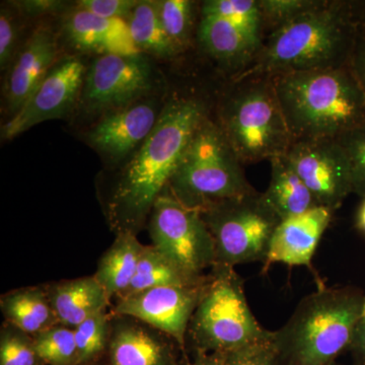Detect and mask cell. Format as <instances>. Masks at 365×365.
I'll list each match as a JSON object with an SVG mask.
<instances>
[{"label":"cell","instance_id":"7a4b0ae2","mask_svg":"<svg viewBox=\"0 0 365 365\" xmlns=\"http://www.w3.org/2000/svg\"><path fill=\"white\" fill-rule=\"evenodd\" d=\"M365 2L321 1L269 34L235 81L348 66Z\"/></svg>","mask_w":365,"mask_h":365},{"label":"cell","instance_id":"e0dca14e","mask_svg":"<svg viewBox=\"0 0 365 365\" xmlns=\"http://www.w3.org/2000/svg\"><path fill=\"white\" fill-rule=\"evenodd\" d=\"M333 212L330 208L318 206L302 215L281 220L271 239L262 273L267 272L275 263L306 266L313 270L314 252L332 220Z\"/></svg>","mask_w":365,"mask_h":365},{"label":"cell","instance_id":"836d02e7","mask_svg":"<svg viewBox=\"0 0 365 365\" xmlns=\"http://www.w3.org/2000/svg\"><path fill=\"white\" fill-rule=\"evenodd\" d=\"M20 23L16 14L9 7L1 6L0 11V68L9 71L19 51Z\"/></svg>","mask_w":365,"mask_h":365},{"label":"cell","instance_id":"ffe728a7","mask_svg":"<svg viewBox=\"0 0 365 365\" xmlns=\"http://www.w3.org/2000/svg\"><path fill=\"white\" fill-rule=\"evenodd\" d=\"M198 40L212 58L237 67V73L249 66L262 46L260 40L232 21L213 16H201Z\"/></svg>","mask_w":365,"mask_h":365},{"label":"cell","instance_id":"5bb4252c","mask_svg":"<svg viewBox=\"0 0 365 365\" xmlns=\"http://www.w3.org/2000/svg\"><path fill=\"white\" fill-rule=\"evenodd\" d=\"M165 103L150 96L103 115L86 134V143L110 163H124L153 130Z\"/></svg>","mask_w":365,"mask_h":365},{"label":"cell","instance_id":"d4e9b609","mask_svg":"<svg viewBox=\"0 0 365 365\" xmlns=\"http://www.w3.org/2000/svg\"><path fill=\"white\" fill-rule=\"evenodd\" d=\"M132 40L141 53L170 59L179 54L160 21L158 1H139L128 20Z\"/></svg>","mask_w":365,"mask_h":365},{"label":"cell","instance_id":"ab89813d","mask_svg":"<svg viewBox=\"0 0 365 365\" xmlns=\"http://www.w3.org/2000/svg\"><path fill=\"white\" fill-rule=\"evenodd\" d=\"M356 227L365 234V198L362 199L356 215Z\"/></svg>","mask_w":365,"mask_h":365},{"label":"cell","instance_id":"7402d4cb","mask_svg":"<svg viewBox=\"0 0 365 365\" xmlns=\"http://www.w3.org/2000/svg\"><path fill=\"white\" fill-rule=\"evenodd\" d=\"M0 309L4 322L31 336L58 325L45 285L19 288L2 294Z\"/></svg>","mask_w":365,"mask_h":365},{"label":"cell","instance_id":"3957f363","mask_svg":"<svg viewBox=\"0 0 365 365\" xmlns=\"http://www.w3.org/2000/svg\"><path fill=\"white\" fill-rule=\"evenodd\" d=\"M294 140L338 137L365 123V96L351 67L271 76Z\"/></svg>","mask_w":365,"mask_h":365},{"label":"cell","instance_id":"f35d334b","mask_svg":"<svg viewBox=\"0 0 365 365\" xmlns=\"http://www.w3.org/2000/svg\"><path fill=\"white\" fill-rule=\"evenodd\" d=\"M225 353H210V354H196L192 362L185 365H222Z\"/></svg>","mask_w":365,"mask_h":365},{"label":"cell","instance_id":"8d00e7d4","mask_svg":"<svg viewBox=\"0 0 365 365\" xmlns=\"http://www.w3.org/2000/svg\"><path fill=\"white\" fill-rule=\"evenodd\" d=\"M349 66L365 96V20L359 26L354 48L350 57Z\"/></svg>","mask_w":365,"mask_h":365},{"label":"cell","instance_id":"ac0fdd59","mask_svg":"<svg viewBox=\"0 0 365 365\" xmlns=\"http://www.w3.org/2000/svg\"><path fill=\"white\" fill-rule=\"evenodd\" d=\"M62 31L76 50L107 54H139L126 20L104 19L74 6L64 14Z\"/></svg>","mask_w":365,"mask_h":365},{"label":"cell","instance_id":"44dd1931","mask_svg":"<svg viewBox=\"0 0 365 365\" xmlns=\"http://www.w3.org/2000/svg\"><path fill=\"white\" fill-rule=\"evenodd\" d=\"M270 163V182L263 197L281 220L321 206L297 174L287 155L271 158Z\"/></svg>","mask_w":365,"mask_h":365},{"label":"cell","instance_id":"4fadbf2b","mask_svg":"<svg viewBox=\"0 0 365 365\" xmlns=\"http://www.w3.org/2000/svg\"><path fill=\"white\" fill-rule=\"evenodd\" d=\"M208 275V274H207ZM207 277L189 287L153 288L117 299L113 314L131 317L169 336L185 352L190 321L202 295Z\"/></svg>","mask_w":365,"mask_h":365},{"label":"cell","instance_id":"4316f807","mask_svg":"<svg viewBox=\"0 0 365 365\" xmlns=\"http://www.w3.org/2000/svg\"><path fill=\"white\" fill-rule=\"evenodd\" d=\"M201 16H218L232 21L263 43L264 26L260 0H208L203 2Z\"/></svg>","mask_w":365,"mask_h":365},{"label":"cell","instance_id":"e575fe53","mask_svg":"<svg viewBox=\"0 0 365 365\" xmlns=\"http://www.w3.org/2000/svg\"><path fill=\"white\" fill-rule=\"evenodd\" d=\"M137 0H79L76 6L104 19L128 20Z\"/></svg>","mask_w":365,"mask_h":365},{"label":"cell","instance_id":"b9f144b4","mask_svg":"<svg viewBox=\"0 0 365 365\" xmlns=\"http://www.w3.org/2000/svg\"><path fill=\"white\" fill-rule=\"evenodd\" d=\"M332 365H342V364H337V362H335V364H333Z\"/></svg>","mask_w":365,"mask_h":365},{"label":"cell","instance_id":"74e56055","mask_svg":"<svg viewBox=\"0 0 365 365\" xmlns=\"http://www.w3.org/2000/svg\"><path fill=\"white\" fill-rule=\"evenodd\" d=\"M348 350L351 352L354 365H365V309L355 326Z\"/></svg>","mask_w":365,"mask_h":365},{"label":"cell","instance_id":"277c9868","mask_svg":"<svg viewBox=\"0 0 365 365\" xmlns=\"http://www.w3.org/2000/svg\"><path fill=\"white\" fill-rule=\"evenodd\" d=\"M365 309L359 287H319L300 300L282 328L274 331L279 365H332L348 350Z\"/></svg>","mask_w":365,"mask_h":365},{"label":"cell","instance_id":"9a60e30c","mask_svg":"<svg viewBox=\"0 0 365 365\" xmlns=\"http://www.w3.org/2000/svg\"><path fill=\"white\" fill-rule=\"evenodd\" d=\"M178 349L174 340L153 327L112 314L105 365H181Z\"/></svg>","mask_w":365,"mask_h":365},{"label":"cell","instance_id":"d6986e66","mask_svg":"<svg viewBox=\"0 0 365 365\" xmlns=\"http://www.w3.org/2000/svg\"><path fill=\"white\" fill-rule=\"evenodd\" d=\"M45 288L58 324L72 329L107 311L111 304L93 275L49 283Z\"/></svg>","mask_w":365,"mask_h":365},{"label":"cell","instance_id":"52a82bcc","mask_svg":"<svg viewBox=\"0 0 365 365\" xmlns=\"http://www.w3.org/2000/svg\"><path fill=\"white\" fill-rule=\"evenodd\" d=\"M220 109V126L242 163L287 155L294 143L271 76L237 81Z\"/></svg>","mask_w":365,"mask_h":365},{"label":"cell","instance_id":"d590c367","mask_svg":"<svg viewBox=\"0 0 365 365\" xmlns=\"http://www.w3.org/2000/svg\"><path fill=\"white\" fill-rule=\"evenodd\" d=\"M16 11L31 18L49 16V14H66V2L56 0H24V1L13 2Z\"/></svg>","mask_w":365,"mask_h":365},{"label":"cell","instance_id":"6da1fadb","mask_svg":"<svg viewBox=\"0 0 365 365\" xmlns=\"http://www.w3.org/2000/svg\"><path fill=\"white\" fill-rule=\"evenodd\" d=\"M207 117L205 103L194 96L175 95L165 101L150 135L103 186L101 202L115 235H137L148 225L153 204Z\"/></svg>","mask_w":365,"mask_h":365},{"label":"cell","instance_id":"9c48e42d","mask_svg":"<svg viewBox=\"0 0 365 365\" xmlns=\"http://www.w3.org/2000/svg\"><path fill=\"white\" fill-rule=\"evenodd\" d=\"M148 228L151 245L191 277H203L215 265V242L200 211L182 205L169 187L153 204Z\"/></svg>","mask_w":365,"mask_h":365},{"label":"cell","instance_id":"cb8c5ba5","mask_svg":"<svg viewBox=\"0 0 365 365\" xmlns=\"http://www.w3.org/2000/svg\"><path fill=\"white\" fill-rule=\"evenodd\" d=\"M206 277L207 274L200 278L191 277L188 274L182 272L181 269L178 268L153 245H144L135 275L126 292L117 299L153 288L196 285L202 283Z\"/></svg>","mask_w":365,"mask_h":365},{"label":"cell","instance_id":"60d3db41","mask_svg":"<svg viewBox=\"0 0 365 365\" xmlns=\"http://www.w3.org/2000/svg\"><path fill=\"white\" fill-rule=\"evenodd\" d=\"M86 365H105V364H104V361H102V362H98V364H86Z\"/></svg>","mask_w":365,"mask_h":365},{"label":"cell","instance_id":"603a6c76","mask_svg":"<svg viewBox=\"0 0 365 365\" xmlns=\"http://www.w3.org/2000/svg\"><path fill=\"white\" fill-rule=\"evenodd\" d=\"M143 247L137 235L123 232L116 235L111 247L101 257L93 276L110 300L121 297L130 285Z\"/></svg>","mask_w":365,"mask_h":365},{"label":"cell","instance_id":"484cf974","mask_svg":"<svg viewBox=\"0 0 365 365\" xmlns=\"http://www.w3.org/2000/svg\"><path fill=\"white\" fill-rule=\"evenodd\" d=\"M111 312L91 317L73 329L78 347V365L104 361L111 331Z\"/></svg>","mask_w":365,"mask_h":365},{"label":"cell","instance_id":"4dcf8cb0","mask_svg":"<svg viewBox=\"0 0 365 365\" xmlns=\"http://www.w3.org/2000/svg\"><path fill=\"white\" fill-rule=\"evenodd\" d=\"M351 173L352 193L365 198V123L338 137Z\"/></svg>","mask_w":365,"mask_h":365},{"label":"cell","instance_id":"ba28073f","mask_svg":"<svg viewBox=\"0 0 365 365\" xmlns=\"http://www.w3.org/2000/svg\"><path fill=\"white\" fill-rule=\"evenodd\" d=\"M212 237L215 265L235 267L262 262L281 220L255 190L246 195L225 199L200 211Z\"/></svg>","mask_w":365,"mask_h":365},{"label":"cell","instance_id":"1f68e13d","mask_svg":"<svg viewBox=\"0 0 365 365\" xmlns=\"http://www.w3.org/2000/svg\"><path fill=\"white\" fill-rule=\"evenodd\" d=\"M319 0H260L264 30L270 29V34L294 20Z\"/></svg>","mask_w":365,"mask_h":365},{"label":"cell","instance_id":"7c38bea8","mask_svg":"<svg viewBox=\"0 0 365 365\" xmlns=\"http://www.w3.org/2000/svg\"><path fill=\"white\" fill-rule=\"evenodd\" d=\"M287 157L319 205L335 211L352 193L349 163L337 138L294 140Z\"/></svg>","mask_w":365,"mask_h":365},{"label":"cell","instance_id":"d6a6232c","mask_svg":"<svg viewBox=\"0 0 365 365\" xmlns=\"http://www.w3.org/2000/svg\"><path fill=\"white\" fill-rule=\"evenodd\" d=\"M222 365H279L274 336L270 340L225 352Z\"/></svg>","mask_w":365,"mask_h":365},{"label":"cell","instance_id":"5b68a950","mask_svg":"<svg viewBox=\"0 0 365 365\" xmlns=\"http://www.w3.org/2000/svg\"><path fill=\"white\" fill-rule=\"evenodd\" d=\"M273 336L255 318L235 267L213 266L187 332L194 354L232 351Z\"/></svg>","mask_w":365,"mask_h":365},{"label":"cell","instance_id":"30bf717a","mask_svg":"<svg viewBox=\"0 0 365 365\" xmlns=\"http://www.w3.org/2000/svg\"><path fill=\"white\" fill-rule=\"evenodd\" d=\"M155 86L158 72L148 55H100L86 69L79 105L102 117L150 97Z\"/></svg>","mask_w":365,"mask_h":365},{"label":"cell","instance_id":"2e32d148","mask_svg":"<svg viewBox=\"0 0 365 365\" xmlns=\"http://www.w3.org/2000/svg\"><path fill=\"white\" fill-rule=\"evenodd\" d=\"M56 35L47 26L36 29L21 48L4 85V105L13 117L60 59Z\"/></svg>","mask_w":365,"mask_h":365},{"label":"cell","instance_id":"f1b7e54d","mask_svg":"<svg viewBox=\"0 0 365 365\" xmlns=\"http://www.w3.org/2000/svg\"><path fill=\"white\" fill-rule=\"evenodd\" d=\"M160 21L178 53L189 46L194 21V2L189 0L158 1Z\"/></svg>","mask_w":365,"mask_h":365},{"label":"cell","instance_id":"83f0119b","mask_svg":"<svg viewBox=\"0 0 365 365\" xmlns=\"http://www.w3.org/2000/svg\"><path fill=\"white\" fill-rule=\"evenodd\" d=\"M36 351L44 365H78L74 330L55 325L33 336Z\"/></svg>","mask_w":365,"mask_h":365},{"label":"cell","instance_id":"8fae6325","mask_svg":"<svg viewBox=\"0 0 365 365\" xmlns=\"http://www.w3.org/2000/svg\"><path fill=\"white\" fill-rule=\"evenodd\" d=\"M86 72L78 57L60 58L20 111L2 125V139L11 140L42 122L68 116L81 100Z\"/></svg>","mask_w":365,"mask_h":365},{"label":"cell","instance_id":"f546056e","mask_svg":"<svg viewBox=\"0 0 365 365\" xmlns=\"http://www.w3.org/2000/svg\"><path fill=\"white\" fill-rule=\"evenodd\" d=\"M0 365H44L33 336L4 322L0 331Z\"/></svg>","mask_w":365,"mask_h":365},{"label":"cell","instance_id":"8992f818","mask_svg":"<svg viewBox=\"0 0 365 365\" xmlns=\"http://www.w3.org/2000/svg\"><path fill=\"white\" fill-rule=\"evenodd\" d=\"M220 125L206 118L192 137L169 189L187 207L204 208L255 191Z\"/></svg>","mask_w":365,"mask_h":365}]
</instances>
